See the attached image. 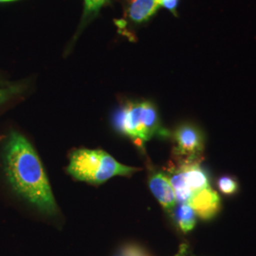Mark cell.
<instances>
[{
    "mask_svg": "<svg viewBox=\"0 0 256 256\" xmlns=\"http://www.w3.org/2000/svg\"><path fill=\"white\" fill-rule=\"evenodd\" d=\"M5 173L14 190L48 216L58 207L45 170L36 150L26 138L12 132L4 151Z\"/></svg>",
    "mask_w": 256,
    "mask_h": 256,
    "instance_id": "obj_1",
    "label": "cell"
},
{
    "mask_svg": "<svg viewBox=\"0 0 256 256\" xmlns=\"http://www.w3.org/2000/svg\"><path fill=\"white\" fill-rule=\"evenodd\" d=\"M138 170L136 167L120 164L102 150L92 149L74 151L66 168L68 173L74 178L93 185L106 182L116 176H128Z\"/></svg>",
    "mask_w": 256,
    "mask_h": 256,
    "instance_id": "obj_2",
    "label": "cell"
},
{
    "mask_svg": "<svg viewBox=\"0 0 256 256\" xmlns=\"http://www.w3.org/2000/svg\"><path fill=\"white\" fill-rule=\"evenodd\" d=\"M117 129L138 144L158 134H164L155 106L150 102H128L114 116Z\"/></svg>",
    "mask_w": 256,
    "mask_h": 256,
    "instance_id": "obj_3",
    "label": "cell"
},
{
    "mask_svg": "<svg viewBox=\"0 0 256 256\" xmlns=\"http://www.w3.org/2000/svg\"><path fill=\"white\" fill-rule=\"evenodd\" d=\"M176 154L180 160H202L204 142L202 132L194 126L183 124L174 132Z\"/></svg>",
    "mask_w": 256,
    "mask_h": 256,
    "instance_id": "obj_4",
    "label": "cell"
},
{
    "mask_svg": "<svg viewBox=\"0 0 256 256\" xmlns=\"http://www.w3.org/2000/svg\"><path fill=\"white\" fill-rule=\"evenodd\" d=\"M149 188L165 210H174L178 202L174 188L167 174L160 172L151 174L149 178Z\"/></svg>",
    "mask_w": 256,
    "mask_h": 256,
    "instance_id": "obj_5",
    "label": "cell"
},
{
    "mask_svg": "<svg viewBox=\"0 0 256 256\" xmlns=\"http://www.w3.org/2000/svg\"><path fill=\"white\" fill-rule=\"evenodd\" d=\"M202 220L214 218L220 209L218 194L212 188L196 194L188 203Z\"/></svg>",
    "mask_w": 256,
    "mask_h": 256,
    "instance_id": "obj_6",
    "label": "cell"
},
{
    "mask_svg": "<svg viewBox=\"0 0 256 256\" xmlns=\"http://www.w3.org/2000/svg\"><path fill=\"white\" fill-rule=\"evenodd\" d=\"M158 8V0H128L126 14L131 22L140 24L151 18Z\"/></svg>",
    "mask_w": 256,
    "mask_h": 256,
    "instance_id": "obj_7",
    "label": "cell"
},
{
    "mask_svg": "<svg viewBox=\"0 0 256 256\" xmlns=\"http://www.w3.org/2000/svg\"><path fill=\"white\" fill-rule=\"evenodd\" d=\"M196 214L187 203H178L174 208V218L184 234L192 230L196 225Z\"/></svg>",
    "mask_w": 256,
    "mask_h": 256,
    "instance_id": "obj_8",
    "label": "cell"
},
{
    "mask_svg": "<svg viewBox=\"0 0 256 256\" xmlns=\"http://www.w3.org/2000/svg\"><path fill=\"white\" fill-rule=\"evenodd\" d=\"M218 185L220 191L225 194H232L236 192L238 189L236 180L229 176H224L220 178Z\"/></svg>",
    "mask_w": 256,
    "mask_h": 256,
    "instance_id": "obj_9",
    "label": "cell"
},
{
    "mask_svg": "<svg viewBox=\"0 0 256 256\" xmlns=\"http://www.w3.org/2000/svg\"><path fill=\"white\" fill-rule=\"evenodd\" d=\"M84 18H90V16H97L100 10L106 5L102 0H84Z\"/></svg>",
    "mask_w": 256,
    "mask_h": 256,
    "instance_id": "obj_10",
    "label": "cell"
},
{
    "mask_svg": "<svg viewBox=\"0 0 256 256\" xmlns=\"http://www.w3.org/2000/svg\"><path fill=\"white\" fill-rule=\"evenodd\" d=\"M118 256H146V254L136 246H128L126 247Z\"/></svg>",
    "mask_w": 256,
    "mask_h": 256,
    "instance_id": "obj_11",
    "label": "cell"
},
{
    "mask_svg": "<svg viewBox=\"0 0 256 256\" xmlns=\"http://www.w3.org/2000/svg\"><path fill=\"white\" fill-rule=\"evenodd\" d=\"M180 0H158V5L160 7H162L165 9L170 10L174 14H176V10L178 8Z\"/></svg>",
    "mask_w": 256,
    "mask_h": 256,
    "instance_id": "obj_12",
    "label": "cell"
},
{
    "mask_svg": "<svg viewBox=\"0 0 256 256\" xmlns=\"http://www.w3.org/2000/svg\"><path fill=\"white\" fill-rule=\"evenodd\" d=\"M16 92H18L16 88H0V104L9 100Z\"/></svg>",
    "mask_w": 256,
    "mask_h": 256,
    "instance_id": "obj_13",
    "label": "cell"
},
{
    "mask_svg": "<svg viewBox=\"0 0 256 256\" xmlns=\"http://www.w3.org/2000/svg\"><path fill=\"white\" fill-rule=\"evenodd\" d=\"M190 256L188 254V252H187V250H185V248H182L180 250V252L176 254V256Z\"/></svg>",
    "mask_w": 256,
    "mask_h": 256,
    "instance_id": "obj_14",
    "label": "cell"
},
{
    "mask_svg": "<svg viewBox=\"0 0 256 256\" xmlns=\"http://www.w3.org/2000/svg\"><path fill=\"white\" fill-rule=\"evenodd\" d=\"M12 1H18V0H0V2H12Z\"/></svg>",
    "mask_w": 256,
    "mask_h": 256,
    "instance_id": "obj_15",
    "label": "cell"
},
{
    "mask_svg": "<svg viewBox=\"0 0 256 256\" xmlns=\"http://www.w3.org/2000/svg\"><path fill=\"white\" fill-rule=\"evenodd\" d=\"M102 1L104 4H108V3L110 2V0H102Z\"/></svg>",
    "mask_w": 256,
    "mask_h": 256,
    "instance_id": "obj_16",
    "label": "cell"
}]
</instances>
